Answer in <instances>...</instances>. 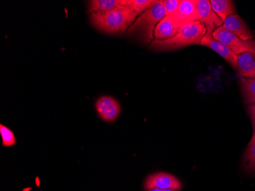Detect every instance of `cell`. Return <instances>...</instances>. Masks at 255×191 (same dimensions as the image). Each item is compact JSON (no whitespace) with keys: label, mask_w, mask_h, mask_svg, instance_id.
Segmentation results:
<instances>
[{"label":"cell","mask_w":255,"mask_h":191,"mask_svg":"<svg viewBox=\"0 0 255 191\" xmlns=\"http://www.w3.org/2000/svg\"><path fill=\"white\" fill-rule=\"evenodd\" d=\"M0 133L2 136V146L4 147H10L16 144L15 136L11 129L1 124L0 125Z\"/></svg>","instance_id":"18"},{"label":"cell","mask_w":255,"mask_h":191,"mask_svg":"<svg viewBox=\"0 0 255 191\" xmlns=\"http://www.w3.org/2000/svg\"><path fill=\"white\" fill-rule=\"evenodd\" d=\"M184 24L180 22L174 15L164 17L157 24L154 30V40H166L173 38L183 28Z\"/></svg>","instance_id":"8"},{"label":"cell","mask_w":255,"mask_h":191,"mask_svg":"<svg viewBox=\"0 0 255 191\" xmlns=\"http://www.w3.org/2000/svg\"><path fill=\"white\" fill-rule=\"evenodd\" d=\"M206 34V28L200 21L188 23L183 25L173 38L154 40L150 44V49L155 51H170L193 44L199 45Z\"/></svg>","instance_id":"2"},{"label":"cell","mask_w":255,"mask_h":191,"mask_svg":"<svg viewBox=\"0 0 255 191\" xmlns=\"http://www.w3.org/2000/svg\"><path fill=\"white\" fill-rule=\"evenodd\" d=\"M243 169L249 175L255 174V132H254L244 154Z\"/></svg>","instance_id":"15"},{"label":"cell","mask_w":255,"mask_h":191,"mask_svg":"<svg viewBox=\"0 0 255 191\" xmlns=\"http://www.w3.org/2000/svg\"><path fill=\"white\" fill-rule=\"evenodd\" d=\"M145 191H180L177 190H163L158 189V188H148V189H145Z\"/></svg>","instance_id":"21"},{"label":"cell","mask_w":255,"mask_h":191,"mask_svg":"<svg viewBox=\"0 0 255 191\" xmlns=\"http://www.w3.org/2000/svg\"><path fill=\"white\" fill-rule=\"evenodd\" d=\"M144 190L158 188L163 190L181 191L183 186L177 177L166 172H157L146 178L144 183Z\"/></svg>","instance_id":"6"},{"label":"cell","mask_w":255,"mask_h":191,"mask_svg":"<svg viewBox=\"0 0 255 191\" xmlns=\"http://www.w3.org/2000/svg\"><path fill=\"white\" fill-rule=\"evenodd\" d=\"M165 16L163 1H156L152 6L136 18L134 22L126 31V34L134 37L144 44H149L150 41L152 42L156 26Z\"/></svg>","instance_id":"3"},{"label":"cell","mask_w":255,"mask_h":191,"mask_svg":"<svg viewBox=\"0 0 255 191\" xmlns=\"http://www.w3.org/2000/svg\"><path fill=\"white\" fill-rule=\"evenodd\" d=\"M96 110L104 121L113 123L120 116L121 106L118 100L113 97L103 96L96 102Z\"/></svg>","instance_id":"7"},{"label":"cell","mask_w":255,"mask_h":191,"mask_svg":"<svg viewBox=\"0 0 255 191\" xmlns=\"http://www.w3.org/2000/svg\"><path fill=\"white\" fill-rule=\"evenodd\" d=\"M155 2L154 0H124V5L138 15L150 8Z\"/></svg>","instance_id":"17"},{"label":"cell","mask_w":255,"mask_h":191,"mask_svg":"<svg viewBox=\"0 0 255 191\" xmlns=\"http://www.w3.org/2000/svg\"><path fill=\"white\" fill-rule=\"evenodd\" d=\"M213 11L223 21L228 16L236 15V6L233 1L230 0H211L210 1Z\"/></svg>","instance_id":"14"},{"label":"cell","mask_w":255,"mask_h":191,"mask_svg":"<svg viewBox=\"0 0 255 191\" xmlns=\"http://www.w3.org/2000/svg\"><path fill=\"white\" fill-rule=\"evenodd\" d=\"M137 16L136 12L123 5L105 13L91 14L90 21L102 32L120 34L128 31Z\"/></svg>","instance_id":"1"},{"label":"cell","mask_w":255,"mask_h":191,"mask_svg":"<svg viewBox=\"0 0 255 191\" xmlns=\"http://www.w3.org/2000/svg\"><path fill=\"white\" fill-rule=\"evenodd\" d=\"M223 28L233 33L238 38L244 41H252L255 39V35L248 26L246 21L242 19L239 15H229L225 20L223 25Z\"/></svg>","instance_id":"10"},{"label":"cell","mask_w":255,"mask_h":191,"mask_svg":"<svg viewBox=\"0 0 255 191\" xmlns=\"http://www.w3.org/2000/svg\"><path fill=\"white\" fill-rule=\"evenodd\" d=\"M213 36L218 41L227 45L236 55L246 52L255 54V40L244 41L238 38L223 26L217 28L213 33Z\"/></svg>","instance_id":"4"},{"label":"cell","mask_w":255,"mask_h":191,"mask_svg":"<svg viewBox=\"0 0 255 191\" xmlns=\"http://www.w3.org/2000/svg\"><path fill=\"white\" fill-rule=\"evenodd\" d=\"M248 110H249V116L253 126L254 132H255V103L249 105L248 106Z\"/></svg>","instance_id":"20"},{"label":"cell","mask_w":255,"mask_h":191,"mask_svg":"<svg viewBox=\"0 0 255 191\" xmlns=\"http://www.w3.org/2000/svg\"><path fill=\"white\" fill-rule=\"evenodd\" d=\"M124 5V0H91L88 3V11L91 14L105 13Z\"/></svg>","instance_id":"13"},{"label":"cell","mask_w":255,"mask_h":191,"mask_svg":"<svg viewBox=\"0 0 255 191\" xmlns=\"http://www.w3.org/2000/svg\"><path fill=\"white\" fill-rule=\"evenodd\" d=\"M174 16L184 25L198 21L197 0H181Z\"/></svg>","instance_id":"11"},{"label":"cell","mask_w":255,"mask_h":191,"mask_svg":"<svg viewBox=\"0 0 255 191\" xmlns=\"http://www.w3.org/2000/svg\"><path fill=\"white\" fill-rule=\"evenodd\" d=\"M198 21L204 25L207 34H213L217 28L223 26L224 21L213 11L210 1L197 0Z\"/></svg>","instance_id":"5"},{"label":"cell","mask_w":255,"mask_h":191,"mask_svg":"<svg viewBox=\"0 0 255 191\" xmlns=\"http://www.w3.org/2000/svg\"><path fill=\"white\" fill-rule=\"evenodd\" d=\"M180 1L181 0H164L163 1L166 16L175 15L177 9H178L179 5H180Z\"/></svg>","instance_id":"19"},{"label":"cell","mask_w":255,"mask_h":191,"mask_svg":"<svg viewBox=\"0 0 255 191\" xmlns=\"http://www.w3.org/2000/svg\"><path fill=\"white\" fill-rule=\"evenodd\" d=\"M200 45L205 46L213 50L225 59L232 67L236 69L238 56L231 51L227 45L213 38V34L206 33L204 37L202 38Z\"/></svg>","instance_id":"9"},{"label":"cell","mask_w":255,"mask_h":191,"mask_svg":"<svg viewBox=\"0 0 255 191\" xmlns=\"http://www.w3.org/2000/svg\"><path fill=\"white\" fill-rule=\"evenodd\" d=\"M236 70L240 78H255V54L246 52L238 55Z\"/></svg>","instance_id":"12"},{"label":"cell","mask_w":255,"mask_h":191,"mask_svg":"<svg viewBox=\"0 0 255 191\" xmlns=\"http://www.w3.org/2000/svg\"><path fill=\"white\" fill-rule=\"evenodd\" d=\"M240 84L242 87L243 98L246 104L255 103V78L241 77Z\"/></svg>","instance_id":"16"}]
</instances>
